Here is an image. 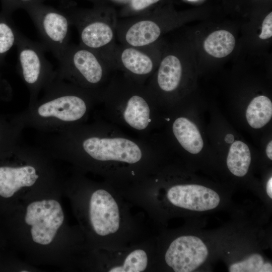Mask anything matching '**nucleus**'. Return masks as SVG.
Here are the masks:
<instances>
[{
	"mask_svg": "<svg viewBox=\"0 0 272 272\" xmlns=\"http://www.w3.org/2000/svg\"><path fill=\"white\" fill-rule=\"evenodd\" d=\"M60 196L33 198L16 208L18 243L31 263L63 267L67 262L68 230Z\"/></svg>",
	"mask_w": 272,
	"mask_h": 272,
	"instance_id": "obj_1",
	"label": "nucleus"
},
{
	"mask_svg": "<svg viewBox=\"0 0 272 272\" xmlns=\"http://www.w3.org/2000/svg\"><path fill=\"white\" fill-rule=\"evenodd\" d=\"M42 92L34 103L18 114L25 127L44 133L55 132L73 126L88 111L87 101L76 86L57 74Z\"/></svg>",
	"mask_w": 272,
	"mask_h": 272,
	"instance_id": "obj_2",
	"label": "nucleus"
},
{
	"mask_svg": "<svg viewBox=\"0 0 272 272\" xmlns=\"http://www.w3.org/2000/svg\"><path fill=\"white\" fill-rule=\"evenodd\" d=\"M18 48L20 75L29 93V105L34 103L44 88L54 78L56 71L45 56L43 45L19 33Z\"/></svg>",
	"mask_w": 272,
	"mask_h": 272,
	"instance_id": "obj_3",
	"label": "nucleus"
},
{
	"mask_svg": "<svg viewBox=\"0 0 272 272\" xmlns=\"http://www.w3.org/2000/svg\"><path fill=\"white\" fill-rule=\"evenodd\" d=\"M57 75L74 85L94 86L101 81L103 70L93 50L68 45L58 60Z\"/></svg>",
	"mask_w": 272,
	"mask_h": 272,
	"instance_id": "obj_4",
	"label": "nucleus"
},
{
	"mask_svg": "<svg viewBox=\"0 0 272 272\" xmlns=\"http://www.w3.org/2000/svg\"><path fill=\"white\" fill-rule=\"evenodd\" d=\"M28 10L39 33L41 44L58 60L69 45L71 23L68 16L38 5L30 6Z\"/></svg>",
	"mask_w": 272,
	"mask_h": 272,
	"instance_id": "obj_5",
	"label": "nucleus"
},
{
	"mask_svg": "<svg viewBox=\"0 0 272 272\" xmlns=\"http://www.w3.org/2000/svg\"><path fill=\"white\" fill-rule=\"evenodd\" d=\"M208 255V248L200 239L193 236H183L171 243L165 259L174 271L191 272L201 265Z\"/></svg>",
	"mask_w": 272,
	"mask_h": 272,
	"instance_id": "obj_6",
	"label": "nucleus"
},
{
	"mask_svg": "<svg viewBox=\"0 0 272 272\" xmlns=\"http://www.w3.org/2000/svg\"><path fill=\"white\" fill-rule=\"evenodd\" d=\"M88 216L92 229L99 236L114 233L119 229L118 205L111 195L104 189L96 190L91 194Z\"/></svg>",
	"mask_w": 272,
	"mask_h": 272,
	"instance_id": "obj_7",
	"label": "nucleus"
},
{
	"mask_svg": "<svg viewBox=\"0 0 272 272\" xmlns=\"http://www.w3.org/2000/svg\"><path fill=\"white\" fill-rule=\"evenodd\" d=\"M167 197L176 207L196 211L214 209L220 201L214 190L196 184L174 186L168 191Z\"/></svg>",
	"mask_w": 272,
	"mask_h": 272,
	"instance_id": "obj_8",
	"label": "nucleus"
},
{
	"mask_svg": "<svg viewBox=\"0 0 272 272\" xmlns=\"http://www.w3.org/2000/svg\"><path fill=\"white\" fill-rule=\"evenodd\" d=\"M67 16L79 28L82 46L94 51L112 40L113 31L107 23L91 16Z\"/></svg>",
	"mask_w": 272,
	"mask_h": 272,
	"instance_id": "obj_9",
	"label": "nucleus"
},
{
	"mask_svg": "<svg viewBox=\"0 0 272 272\" xmlns=\"http://www.w3.org/2000/svg\"><path fill=\"white\" fill-rule=\"evenodd\" d=\"M172 129L175 137L185 150L193 154L200 152L203 142L194 123L185 117H179L174 122Z\"/></svg>",
	"mask_w": 272,
	"mask_h": 272,
	"instance_id": "obj_10",
	"label": "nucleus"
},
{
	"mask_svg": "<svg viewBox=\"0 0 272 272\" xmlns=\"http://www.w3.org/2000/svg\"><path fill=\"white\" fill-rule=\"evenodd\" d=\"M181 74L182 66L178 58L173 55H167L162 60L158 70V85L164 91H172L179 85Z\"/></svg>",
	"mask_w": 272,
	"mask_h": 272,
	"instance_id": "obj_11",
	"label": "nucleus"
},
{
	"mask_svg": "<svg viewBox=\"0 0 272 272\" xmlns=\"http://www.w3.org/2000/svg\"><path fill=\"white\" fill-rule=\"evenodd\" d=\"M161 34V29L155 22L143 20L134 24L127 30L125 40L130 45L139 47L155 41Z\"/></svg>",
	"mask_w": 272,
	"mask_h": 272,
	"instance_id": "obj_12",
	"label": "nucleus"
},
{
	"mask_svg": "<svg viewBox=\"0 0 272 272\" xmlns=\"http://www.w3.org/2000/svg\"><path fill=\"white\" fill-rule=\"evenodd\" d=\"M123 117L131 127L138 130L146 128L150 121V109L147 102L138 95L131 97L123 112Z\"/></svg>",
	"mask_w": 272,
	"mask_h": 272,
	"instance_id": "obj_13",
	"label": "nucleus"
},
{
	"mask_svg": "<svg viewBox=\"0 0 272 272\" xmlns=\"http://www.w3.org/2000/svg\"><path fill=\"white\" fill-rule=\"evenodd\" d=\"M235 45V39L230 32L225 30L211 33L203 42V48L209 55L223 58L230 54Z\"/></svg>",
	"mask_w": 272,
	"mask_h": 272,
	"instance_id": "obj_14",
	"label": "nucleus"
},
{
	"mask_svg": "<svg viewBox=\"0 0 272 272\" xmlns=\"http://www.w3.org/2000/svg\"><path fill=\"white\" fill-rule=\"evenodd\" d=\"M271 116V101L263 95L254 98L246 111L247 122L254 128H260L264 126L270 121Z\"/></svg>",
	"mask_w": 272,
	"mask_h": 272,
	"instance_id": "obj_15",
	"label": "nucleus"
},
{
	"mask_svg": "<svg viewBox=\"0 0 272 272\" xmlns=\"http://www.w3.org/2000/svg\"><path fill=\"white\" fill-rule=\"evenodd\" d=\"M251 162V155L247 145L240 141L232 143L227 159V165L230 171L238 177L247 173Z\"/></svg>",
	"mask_w": 272,
	"mask_h": 272,
	"instance_id": "obj_16",
	"label": "nucleus"
},
{
	"mask_svg": "<svg viewBox=\"0 0 272 272\" xmlns=\"http://www.w3.org/2000/svg\"><path fill=\"white\" fill-rule=\"evenodd\" d=\"M121 59L124 67L135 74H148L153 69V63L150 57L133 48L123 50Z\"/></svg>",
	"mask_w": 272,
	"mask_h": 272,
	"instance_id": "obj_17",
	"label": "nucleus"
},
{
	"mask_svg": "<svg viewBox=\"0 0 272 272\" xmlns=\"http://www.w3.org/2000/svg\"><path fill=\"white\" fill-rule=\"evenodd\" d=\"M148 264V257L145 251L137 249L130 253L123 264L111 268L109 272H141Z\"/></svg>",
	"mask_w": 272,
	"mask_h": 272,
	"instance_id": "obj_18",
	"label": "nucleus"
},
{
	"mask_svg": "<svg viewBox=\"0 0 272 272\" xmlns=\"http://www.w3.org/2000/svg\"><path fill=\"white\" fill-rule=\"evenodd\" d=\"M19 32L8 22L0 20V56L16 44Z\"/></svg>",
	"mask_w": 272,
	"mask_h": 272,
	"instance_id": "obj_19",
	"label": "nucleus"
},
{
	"mask_svg": "<svg viewBox=\"0 0 272 272\" xmlns=\"http://www.w3.org/2000/svg\"><path fill=\"white\" fill-rule=\"evenodd\" d=\"M264 263L262 256L253 254L247 259L232 264L229 267L230 272H259Z\"/></svg>",
	"mask_w": 272,
	"mask_h": 272,
	"instance_id": "obj_20",
	"label": "nucleus"
},
{
	"mask_svg": "<svg viewBox=\"0 0 272 272\" xmlns=\"http://www.w3.org/2000/svg\"><path fill=\"white\" fill-rule=\"evenodd\" d=\"M272 36V13L270 12L264 19L262 23L259 38L262 40L268 39Z\"/></svg>",
	"mask_w": 272,
	"mask_h": 272,
	"instance_id": "obj_21",
	"label": "nucleus"
},
{
	"mask_svg": "<svg viewBox=\"0 0 272 272\" xmlns=\"http://www.w3.org/2000/svg\"><path fill=\"white\" fill-rule=\"evenodd\" d=\"M160 0H131V6L136 11L142 10L157 3Z\"/></svg>",
	"mask_w": 272,
	"mask_h": 272,
	"instance_id": "obj_22",
	"label": "nucleus"
},
{
	"mask_svg": "<svg viewBox=\"0 0 272 272\" xmlns=\"http://www.w3.org/2000/svg\"><path fill=\"white\" fill-rule=\"evenodd\" d=\"M266 189L267 195L270 198H272V177L268 179Z\"/></svg>",
	"mask_w": 272,
	"mask_h": 272,
	"instance_id": "obj_23",
	"label": "nucleus"
},
{
	"mask_svg": "<svg viewBox=\"0 0 272 272\" xmlns=\"http://www.w3.org/2000/svg\"><path fill=\"white\" fill-rule=\"evenodd\" d=\"M271 272L272 271V265L270 263H263L259 272Z\"/></svg>",
	"mask_w": 272,
	"mask_h": 272,
	"instance_id": "obj_24",
	"label": "nucleus"
},
{
	"mask_svg": "<svg viewBox=\"0 0 272 272\" xmlns=\"http://www.w3.org/2000/svg\"><path fill=\"white\" fill-rule=\"evenodd\" d=\"M266 154L270 160H272V141H270L266 148Z\"/></svg>",
	"mask_w": 272,
	"mask_h": 272,
	"instance_id": "obj_25",
	"label": "nucleus"
},
{
	"mask_svg": "<svg viewBox=\"0 0 272 272\" xmlns=\"http://www.w3.org/2000/svg\"><path fill=\"white\" fill-rule=\"evenodd\" d=\"M234 136L232 134H228L226 135L225 140L228 144L232 143L234 142Z\"/></svg>",
	"mask_w": 272,
	"mask_h": 272,
	"instance_id": "obj_26",
	"label": "nucleus"
},
{
	"mask_svg": "<svg viewBox=\"0 0 272 272\" xmlns=\"http://www.w3.org/2000/svg\"><path fill=\"white\" fill-rule=\"evenodd\" d=\"M32 1L33 0H17L18 3H22V4L29 3Z\"/></svg>",
	"mask_w": 272,
	"mask_h": 272,
	"instance_id": "obj_27",
	"label": "nucleus"
}]
</instances>
